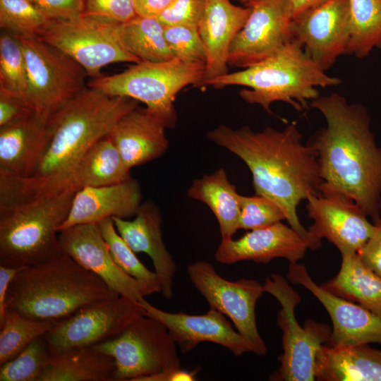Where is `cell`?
Returning <instances> with one entry per match:
<instances>
[{"instance_id":"26","label":"cell","mask_w":381,"mask_h":381,"mask_svg":"<svg viewBox=\"0 0 381 381\" xmlns=\"http://www.w3.org/2000/svg\"><path fill=\"white\" fill-rule=\"evenodd\" d=\"M313 371L320 381H381V350L369 344H324L316 353Z\"/></svg>"},{"instance_id":"13","label":"cell","mask_w":381,"mask_h":381,"mask_svg":"<svg viewBox=\"0 0 381 381\" xmlns=\"http://www.w3.org/2000/svg\"><path fill=\"white\" fill-rule=\"evenodd\" d=\"M187 273L210 308L231 320L236 330L253 344L254 353L265 356L267 346L255 320V305L265 293L263 285L255 279L227 280L205 260L190 264Z\"/></svg>"},{"instance_id":"36","label":"cell","mask_w":381,"mask_h":381,"mask_svg":"<svg viewBox=\"0 0 381 381\" xmlns=\"http://www.w3.org/2000/svg\"><path fill=\"white\" fill-rule=\"evenodd\" d=\"M51 22L29 0H0V27L4 30L17 35L39 37Z\"/></svg>"},{"instance_id":"48","label":"cell","mask_w":381,"mask_h":381,"mask_svg":"<svg viewBox=\"0 0 381 381\" xmlns=\"http://www.w3.org/2000/svg\"><path fill=\"white\" fill-rule=\"evenodd\" d=\"M327 0H289L292 19L299 16L308 10L325 3Z\"/></svg>"},{"instance_id":"44","label":"cell","mask_w":381,"mask_h":381,"mask_svg":"<svg viewBox=\"0 0 381 381\" xmlns=\"http://www.w3.org/2000/svg\"><path fill=\"white\" fill-rule=\"evenodd\" d=\"M373 235L358 254L366 265L381 276V214L373 220Z\"/></svg>"},{"instance_id":"8","label":"cell","mask_w":381,"mask_h":381,"mask_svg":"<svg viewBox=\"0 0 381 381\" xmlns=\"http://www.w3.org/2000/svg\"><path fill=\"white\" fill-rule=\"evenodd\" d=\"M28 74L25 102L42 123L85 90L86 71L68 55L37 36L17 35Z\"/></svg>"},{"instance_id":"37","label":"cell","mask_w":381,"mask_h":381,"mask_svg":"<svg viewBox=\"0 0 381 381\" xmlns=\"http://www.w3.org/2000/svg\"><path fill=\"white\" fill-rule=\"evenodd\" d=\"M49 358L44 335L40 337L13 358L1 365L0 381H39Z\"/></svg>"},{"instance_id":"17","label":"cell","mask_w":381,"mask_h":381,"mask_svg":"<svg viewBox=\"0 0 381 381\" xmlns=\"http://www.w3.org/2000/svg\"><path fill=\"white\" fill-rule=\"evenodd\" d=\"M288 279L310 291L328 313L332 329L327 346L381 344V317L318 286L306 267L289 262Z\"/></svg>"},{"instance_id":"28","label":"cell","mask_w":381,"mask_h":381,"mask_svg":"<svg viewBox=\"0 0 381 381\" xmlns=\"http://www.w3.org/2000/svg\"><path fill=\"white\" fill-rule=\"evenodd\" d=\"M114 358L93 346L50 354L39 381H114Z\"/></svg>"},{"instance_id":"1","label":"cell","mask_w":381,"mask_h":381,"mask_svg":"<svg viewBox=\"0 0 381 381\" xmlns=\"http://www.w3.org/2000/svg\"><path fill=\"white\" fill-rule=\"evenodd\" d=\"M138 104L89 87L80 92L47 122V144L30 176L0 175V206L77 188L73 176L83 154Z\"/></svg>"},{"instance_id":"22","label":"cell","mask_w":381,"mask_h":381,"mask_svg":"<svg viewBox=\"0 0 381 381\" xmlns=\"http://www.w3.org/2000/svg\"><path fill=\"white\" fill-rule=\"evenodd\" d=\"M249 6L241 7L230 0H207L198 26L205 52L202 84L209 85L229 73L228 57L231 44L246 23Z\"/></svg>"},{"instance_id":"50","label":"cell","mask_w":381,"mask_h":381,"mask_svg":"<svg viewBox=\"0 0 381 381\" xmlns=\"http://www.w3.org/2000/svg\"><path fill=\"white\" fill-rule=\"evenodd\" d=\"M29 1H32V2H34V1H35V0H29Z\"/></svg>"},{"instance_id":"5","label":"cell","mask_w":381,"mask_h":381,"mask_svg":"<svg viewBox=\"0 0 381 381\" xmlns=\"http://www.w3.org/2000/svg\"><path fill=\"white\" fill-rule=\"evenodd\" d=\"M341 80L327 75L293 39L277 52L241 71L228 73L209 83L215 88L239 85L241 97L258 104L271 114V104L284 102L300 111L320 97L318 87L339 85Z\"/></svg>"},{"instance_id":"34","label":"cell","mask_w":381,"mask_h":381,"mask_svg":"<svg viewBox=\"0 0 381 381\" xmlns=\"http://www.w3.org/2000/svg\"><path fill=\"white\" fill-rule=\"evenodd\" d=\"M57 322L31 320L6 311L0 326V365L16 356L35 339L48 333Z\"/></svg>"},{"instance_id":"43","label":"cell","mask_w":381,"mask_h":381,"mask_svg":"<svg viewBox=\"0 0 381 381\" xmlns=\"http://www.w3.org/2000/svg\"><path fill=\"white\" fill-rule=\"evenodd\" d=\"M33 114L22 99L0 91V127Z\"/></svg>"},{"instance_id":"42","label":"cell","mask_w":381,"mask_h":381,"mask_svg":"<svg viewBox=\"0 0 381 381\" xmlns=\"http://www.w3.org/2000/svg\"><path fill=\"white\" fill-rule=\"evenodd\" d=\"M33 3L52 20L77 18L85 11V0H35Z\"/></svg>"},{"instance_id":"11","label":"cell","mask_w":381,"mask_h":381,"mask_svg":"<svg viewBox=\"0 0 381 381\" xmlns=\"http://www.w3.org/2000/svg\"><path fill=\"white\" fill-rule=\"evenodd\" d=\"M115 22L91 16L52 20L39 37L62 51L92 78L101 75V69L113 63L141 62L119 42Z\"/></svg>"},{"instance_id":"2","label":"cell","mask_w":381,"mask_h":381,"mask_svg":"<svg viewBox=\"0 0 381 381\" xmlns=\"http://www.w3.org/2000/svg\"><path fill=\"white\" fill-rule=\"evenodd\" d=\"M207 136L244 162L251 172L255 194L277 203L289 226L308 243L310 249L308 230L300 222L296 209L303 200L318 194L322 180L316 152L302 143V134L296 124L282 131L267 127L261 131L221 124Z\"/></svg>"},{"instance_id":"38","label":"cell","mask_w":381,"mask_h":381,"mask_svg":"<svg viewBox=\"0 0 381 381\" xmlns=\"http://www.w3.org/2000/svg\"><path fill=\"white\" fill-rule=\"evenodd\" d=\"M164 37L174 57L185 63L205 66V52L198 28L164 26Z\"/></svg>"},{"instance_id":"30","label":"cell","mask_w":381,"mask_h":381,"mask_svg":"<svg viewBox=\"0 0 381 381\" xmlns=\"http://www.w3.org/2000/svg\"><path fill=\"white\" fill-rule=\"evenodd\" d=\"M129 178L130 169L108 135L95 142L83 154L75 168L73 183L79 190L115 184Z\"/></svg>"},{"instance_id":"46","label":"cell","mask_w":381,"mask_h":381,"mask_svg":"<svg viewBox=\"0 0 381 381\" xmlns=\"http://www.w3.org/2000/svg\"><path fill=\"white\" fill-rule=\"evenodd\" d=\"M173 0H134L136 14L143 17L158 18Z\"/></svg>"},{"instance_id":"18","label":"cell","mask_w":381,"mask_h":381,"mask_svg":"<svg viewBox=\"0 0 381 381\" xmlns=\"http://www.w3.org/2000/svg\"><path fill=\"white\" fill-rule=\"evenodd\" d=\"M139 303L146 315L163 323L183 353L195 349L204 341L219 344L229 350L235 356L246 352H255L253 344L235 331L227 317L210 308L203 315L185 313H169L154 306L145 298Z\"/></svg>"},{"instance_id":"49","label":"cell","mask_w":381,"mask_h":381,"mask_svg":"<svg viewBox=\"0 0 381 381\" xmlns=\"http://www.w3.org/2000/svg\"><path fill=\"white\" fill-rule=\"evenodd\" d=\"M239 2L242 3V4H247L249 1H250L251 0H237Z\"/></svg>"},{"instance_id":"45","label":"cell","mask_w":381,"mask_h":381,"mask_svg":"<svg viewBox=\"0 0 381 381\" xmlns=\"http://www.w3.org/2000/svg\"><path fill=\"white\" fill-rule=\"evenodd\" d=\"M22 268L0 265V326L6 318V300L8 286L16 274Z\"/></svg>"},{"instance_id":"6","label":"cell","mask_w":381,"mask_h":381,"mask_svg":"<svg viewBox=\"0 0 381 381\" xmlns=\"http://www.w3.org/2000/svg\"><path fill=\"white\" fill-rule=\"evenodd\" d=\"M77 190L0 206V265L28 267L61 254L58 229Z\"/></svg>"},{"instance_id":"3","label":"cell","mask_w":381,"mask_h":381,"mask_svg":"<svg viewBox=\"0 0 381 381\" xmlns=\"http://www.w3.org/2000/svg\"><path fill=\"white\" fill-rule=\"evenodd\" d=\"M324 116L307 143L317 154L320 188L351 198L373 220L381 214V147L370 128V117L360 104H349L336 92L310 103Z\"/></svg>"},{"instance_id":"10","label":"cell","mask_w":381,"mask_h":381,"mask_svg":"<svg viewBox=\"0 0 381 381\" xmlns=\"http://www.w3.org/2000/svg\"><path fill=\"white\" fill-rule=\"evenodd\" d=\"M93 347L114 358V381H140L181 368L178 346L167 327L147 315L133 321L116 337Z\"/></svg>"},{"instance_id":"23","label":"cell","mask_w":381,"mask_h":381,"mask_svg":"<svg viewBox=\"0 0 381 381\" xmlns=\"http://www.w3.org/2000/svg\"><path fill=\"white\" fill-rule=\"evenodd\" d=\"M141 200L140 186L131 177L115 184L81 188L76 191L67 217L58 231L78 224H98L107 218L135 217Z\"/></svg>"},{"instance_id":"12","label":"cell","mask_w":381,"mask_h":381,"mask_svg":"<svg viewBox=\"0 0 381 381\" xmlns=\"http://www.w3.org/2000/svg\"><path fill=\"white\" fill-rule=\"evenodd\" d=\"M143 315L146 311L139 301L119 296L82 307L59 320L44 337L50 354L94 346L116 337Z\"/></svg>"},{"instance_id":"9","label":"cell","mask_w":381,"mask_h":381,"mask_svg":"<svg viewBox=\"0 0 381 381\" xmlns=\"http://www.w3.org/2000/svg\"><path fill=\"white\" fill-rule=\"evenodd\" d=\"M263 289L280 303L277 323L282 329L283 353L279 368L270 376L273 381L315 380L314 364L318 350L329 339V325L307 320L302 327L297 322L295 308L299 294L281 274L272 273L265 278Z\"/></svg>"},{"instance_id":"15","label":"cell","mask_w":381,"mask_h":381,"mask_svg":"<svg viewBox=\"0 0 381 381\" xmlns=\"http://www.w3.org/2000/svg\"><path fill=\"white\" fill-rule=\"evenodd\" d=\"M250 15L234 37L228 65L245 68L269 57L293 40L289 0H251Z\"/></svg>"},{"instance_id":"27","label":"cell","mask_w":381,"mask_h":381,"mask_svg":"<svg viewBox=\"0 0 381 381\" xmlns=\"http://www.w3.org/2000/svg\"><path fill=\"white\" fill-rule=\"evenodd\" d=\"M320 286L381 317V276L366 265L358 253L342 254L338 274Z\"/></svg>"},{"instance_id":"14","label":"cell","mask_w":381,"mask_h":381,"mask_svg":"<svg viewBox=\"0 0 381 381\" xmlns=\"http://www.w3.org/2000/svg\"><path fill=\"white\" fill-rule=\"evenodd\" d=\"M306 201L308 216L314 221L308 230L311 250L319 248L326 238L341 255L358 253L375 231L365 211L343 193L320 188Z\"/></svg>"},{"instance_id":"4","label":"cell","mask_w":381,"mask_h":381,"mask_svg":"<svg viewBox=\"0 0 381 381\" xmlns=\"http://www.w3.org/2000/svg\"><path fill=\"white\" fill-rule=\"evenodd\" d=\"M119 296L93 272L61 254L23 267L11 282L6 311L35 320H61L91 303Z\"/></svg>"},{"instance_id":"25","label":"cell","mask_w":381,"mask_h":381,"mask_svg":"<svg viewBox=\"0 0 381 381\" xmlns=\"http://www.w3.org/2000/svg\"><path fill=\"white\" fill-rule=\"evenodd\" d=\"M47 138V123L33 114L0 127V175L16 178L30 176Z\"/></svg>"},{"instance_id":"24","label":"cell","mask_w":381,"mask_h":381,"mask_svg":"<svg viewBox=\"0 0 381 381\" xmlns=\"http://www.w3.org/2000/svg\"><path fill=\"white\" fill-rule=\"evenodd\" d=\"M165 126L147 108L126 113L109 134L126 167L145 164L162 156L168 149Z\"/></svg>"},{"instance_id":"40","label":"cell","mask_w":381,"mask_h":381,"mask_svg":"<svg viewBox=\"0 0 381 381\" xmlns=\"http://www.w3.org/2000/svg\"><path fill=\"white\" fill-rule=\"evenodd\" d=\"M207 0H173L158 16L164 25H187L198 28Z\"/></svg>"},{"instance_id":"31","label":"cell","mask_w":381,"mask_h":381,"mask_svg":"<svg viewBox=\"0 0 381 381\" xmlns=\"http://www.w3.org/2000/svg\"><path fill=\"white\" fill-rule=\"evenodd\" d=\"M115 31L122 47L140 61L162 62L174 57L164 37V25L157 18L135 16L115 22Z\"/></svg>"},{"instance_id":"21","label":"cell","mask_w":381,"mask_h":381,"mask_svg":"<svg viewBox=\"0 0 381 381\" xmlns=\"http://www.w3.org/2000/svg\"><path fill=\"white\" fill-rule=\"evenodd\" d=\"M119 234L135 253H145L151 258L161 291L166 299L174 295L176 262L167 249L162 234V214L156 205L142 203L133 220L112 217Z\"/></svg>"},{"instance_id":"41","label":"cell","mask_w":381,"mask_h":381,"mask_svg":"<svg viewBox=\"0 0 381 381\" xmlns=\"http://www.w3.org/2000/svg\"><path fill=\"white\" fill-rule=\"evenodd\" d=\"M83 16L123 23L137 14L134 0H85Z\"/></svg>"},{"instance_id":"19","label":"cell","mask_w":381,"mask_h":381,"mask_svg":"<svg viewBox=\"0 0 381 381\" xmlns=\"http://www.w3.org/2000/svg\"><path fill=\"white\" fill-rule=\"evenodd\" d=\"M62 253L102 279L116 295L139 301V283L114 260L98 224H78L59 232Z\"/></svg>"},{"instance_id":"47","label":"cell","mask_w":381,"mask_h":381,"mask_svg":"<svg viewBox=\"0 0 381 381\" xmlns=\"http://www.w3.org/2000/svg\"><path fill=\"white\" fill-rule=\"evenodd\" d=\"M200 368L188 371L179 368L166 370L159 374L144 377L140 381H194Z\"/></svg>"},{"instance_id":"29","label":"cell","mask_w":381,"mask_h":381,"mask_svg":"<svg viewBox=\"0 0 381 381\" xmlns=\"http://www.w3.org/2000/svg\"><path fill=\"white\" fill-rule=\"evenodd\" d=\"M188 195L206 204L219 223L222 239L233 238L239 229L240 195L224 168L195 179Z\"/></svg>"},{"instance_id":"39","label":"cell","mask_w":381,"mask_h":381,"mask_svg":"<svg viewBox=\"0 0 381 381\" xmlns=\"http://www.w3.org/2000/svg\"><path fill=\"white\" fill-rule=\"evenodd\" d=\"M239 229L253 230L266 227L286 219L282 208L262 195H240Z\"/></svg>"},{"instance_id":"35","label":"cell","mask_w":381,"mask_h":381,"mask_svg":"<svg viewBox=\"0 0 381 381\" xmlns=\"http://www.w3.org/2000/svg\"><path fill=\"white\" fill-rule=\"evenodd\" d=\"M27 88V68L22 44L16 35L4 30L0 37V91L25 102Z\"/></svg>"},{"instance_id":"16","label":"cell","mask_w":381,"mask_h":381,"mask_svg":"<svg viewBox=\"0 0 381 381\" xmlns=\"http://www.w3.org/2000/svg\"><path fill=\"white\" fill-rule=\"evenodd\" d=\"M349 16V0H327L292 20L293 39L326 71L347 52Z\"/></svg>"},{"instance_id":"33","label":"cell","mask_w":381,"mask_h":381,"mask_svg":"<svg viewBox=\"0 0 381 381\" xmlns=\"http://www.w3.org/2000/svg\"><path fill=\"white\" fill-rule=\"evenodd\" d=\"M98 224L114 260L124 272L139 283L144 296L160 293L157 275L137 258L135 253L117 232L112 218L104 219Z\"/></svg>"},{"instance_id":"7","label":"cell","mask_w":381,"mask_h":381,"mask_svg":"<svg viewBox=\"0 0 381 381\" xmlns=\"http://www.w3.org/2000/svg\"><path fill=\"white\" fill-rule=\"evenodd\" d=\"M205 68V64H188L175 57L162 62L141 61L121 73L93 78L87 86L111 97L143 102L166 128H172L178 121L176 96L188 85H202Z\"/></svg>"},{"instance_id":"32","label":"cell","mask_w":381,"mask_h":381,"mask_svg":"<svg viewBox=\"0 0 381 381\" xmlns=\"http://www.w3.org/2000/svg\"><path fill=\"white\" fill-rule=\"evenodd\" d=\"M350 38L346 54L362 59L381 49V0H349Z\"/></svg>"},{"instance_id":"20","label":"cell","mask_w":381,"mask_h":381,"mask_svg":"<svg viewBox=\"0 0 381 381\" xmlns=\"http://www.w3.org/2000/svg\"><path fill=\"white\" fill-rule=\"evenodd\" d=\"M308 249V243L294 229L280 222L251 230L236 240L222 239L214 258L225 265L243 260L266 264L277 258L298 262Z\"/></svg>"}]
</instances>
